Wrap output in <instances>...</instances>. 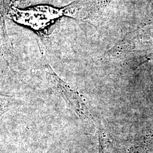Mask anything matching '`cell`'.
Segmentation results:
<instances>
[{"instance_id":"1","label":"cell","mask_w":153,"mask_h":153,"mask_svg":"<svg viewBox=\"0 0 153 153\" xmlns=\"http://www.w3.org/2000/svg\"><path fill=\"white\" fill-rule=\"evenodd\" d=\"M64 9H56L47 6H38L26 10L11 9L10 15L16 22L29 26L35 30H40L52 23L62 16Z\"/></svg>"},{"instance_id":"2","label":"cell","mask_w":153,"mask_h":153,"mask_svg":"<svg viewBox=\"0 0 153 153\" xmlns=\"http://www.w3.org/2000/svg\"><path fill=\"white\" fill-rule=\"evenodd\" d=\"M52 76L54 78L63 97H65L71 108L75 111L80 119L85 123H91L93 121V117L79 94L73 88L56 76L55 73H52Z\"/></svg>"},{"instance_id":"3","label":"cell","mask_w":153,"mask_h":153,"mask_svg":"<svg viewBox=\"0 0 153 153\" xmlns=\"http://www.w3.org/2000/svg\"><path fill=\"white\" fill-rule=\"evenodd\" d=\"M16 103L15 99L5 95L1 97V115H3L11 106Z\"/></svg>"}]
</instances>
